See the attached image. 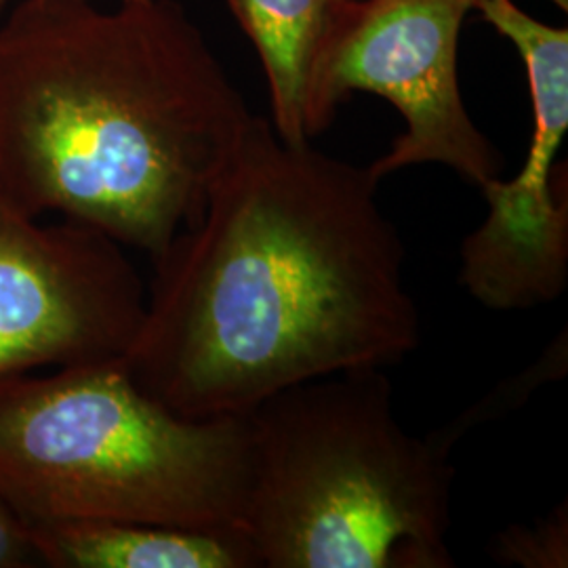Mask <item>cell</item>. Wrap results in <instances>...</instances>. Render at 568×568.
Segmentation results:
<instances>
[{"label": "cell", "instance_id": "obj_12", "mask_svg": "<svg viewBox=\"0 0 568 568\" xmlns=\"http://www.w3.org/2000/svg\"><path fill=\"white\" fill-rule=\"evenodd\" d=\"M549 2H554L558 9H562V11H567L568 9V0H549Z\"/></svg>", "mask_w": 568, "mask_h": 568}, {"label": "cell", "instance_id": "obj_9", "mask_svg": "<svg viewBox=\"0 0 568 568\" xmlns=\"http://www.w3.org/2000/svg\"><path fill=\"white\" fill-rule=\"evenodd\" d=\"M567 366L568 337L567 328H562L532 365L520 371L518 375H511L508 379H504L493 392L485 394L478 403L467 406L464 413H459L455 419H450L447 426L429 432L427 434L429 440L450 455L455 445L471 429L508 417L509 413H514L516 408L527 405L528 398L539 387L562 379L567 375Z\"/></svg>", "mask_w": 568, "mask_h": 568}, {"label": "cell", "instance_id": "obj_11", "mask_svg": "<svg viewBox=\"0 0 568 568\" xmlns=\"http://www.w3.org/2000/svg\"><path fill=\"white\" fill-rule=\"evenodd\" d=\"M41 567L30 525L0 490V568Z\"/></svg>", "mask_w": 568, "mask_h": 568}, {"label": "cell", "instance_id": "obj_8", "mask_svg": "<svg viewBox=\"0 0 568 568\" xmlns=\"http://www.w3.org/2000/svg\"><path fill=\"white\" fill-rule=\"evenodd\" d=\"M264 65L272 126L307 143L305 95L314 68L347 0H225Z\"/></svg>", "mask_w": 568, "mask_h": 568}, {"label": "cell", "instance_id": "obj_13", "mask_svg": "<svg viewBox=\"0 0 568 568\" xmlns=\"http://www.w3.org/2000/svg\"><path fill=\"white\" fill-rule=\"evenodd\" d=\"M9 0H0V9L7 4ZM119 2H143V0H119Z\"/></svg>", "mask_w": 568, "mask_h": 568}, {"label": "cell", "instance_id": "obj_5", "mask_svg": "<svg viewBox=\"0 0 568 568\" xmlns=\"http://www.w3.org/2000/svg\"><path fill=\"white\" fill-rule=\"evenodd\" d=\"M476 0H347L305 95V138L335 121L352 93L392 103L405 131L368 164L382 182L417 164H443L480 190L501 178L504 156L467 112L459 41Z\"/></svg>", "mask_w": 568, "mask_h": 568}, {"label": "cell", "instance_id": "obj_10", "mask_svg": "<svg viewBox=\"0 0 568 568\" xmlns=\"http://www.w3.org/2000/svg\"><path fill=\"white\" fill-rule=\"evenodd\" d=\"M490 556L506 567L567 568V501L556 506L535 525H511L497 532L490 541Z\"/></svg>", "mask_w": 568, "mask_h": 568}, {"label": "cell", "instance_id": "obj_3", "mask_svg": "<svg viewBox=\"0 0 568 568\" xmlns=\"http://www.w3.org/2000/svg\"><path fill=\"white\" fill-rule=\"evenodd\" d=\"M244 417L260 568L457 567L450 455L398 422L384 368L286 387Z\"/></svg>", "mask_w": 568, "mask_h": 568}, {"label": "cell", "instance_id": "obj_6", "mask_svg": "<svg viewBox=\"0 0 568 568\" xmlns=\"http://www.w3.org/2000/svg\"><path fill=\"white\" fill-rule=\"evenodd\" d=\"M145 295L122 244L0 196V377L121 361Z\"/></svg>", "mask_w": 568, "mask_h": 568}, {"label": "cell", "instance_id": "obj_4", "mask_svg": "<svg viewBox=\"0 0 568 568\" xmlns=\"http://www.w3.org/2000/svg\"><path fill=\"white\" fill-rule=\"evenodd\" d=\"M246 417H182L121 361L0 377V490L32 525L243 530Z\"/></svg>", "mask_w": 568, "mask_h": 568}, {"label": "cell", "instance_id": "obj_7", "mask_svg": "<svg viewBox=\"0 0 568 568\" xmlns=\"http://www.w3.org/2000/svg\"><path fill=\"white\" fill-rule=\"evenodd\" d=\"M41 567L260 568L243 530H203L116 520L32 525Z\"/></svg>", "mask_w": 568, "mask_h": 568}, {"label": "cell", "instance_id": "obj_1", "mask_svg": "<svg viewBox=\"0 0 568 568\" xmlns=\"http://www.w3.org/2000/svg\"><path fill=\"white\" fill-rule=\"evenodd\" d=\"M368 166L248 122L199 222L159 257L131 379L190 419L241 417L265 398L422 344L406 248Z\"/></svg>", "mask_w": 568, "mask_h": 568}, {"label": "cell", "instance_id": "obj_2", "mask_svg": "<svg viewBox=\"0 0 568 568\" xmlns=\"http://www.w3.org/2000/svg\"><path fill=\"white\" fill-rule=\"evenodd\" d=\"M253 119L173 0H20L0 23V196L159 257Z\"/></svg>", "mask_w": 568, "mask_h": 568}]
</instances>
